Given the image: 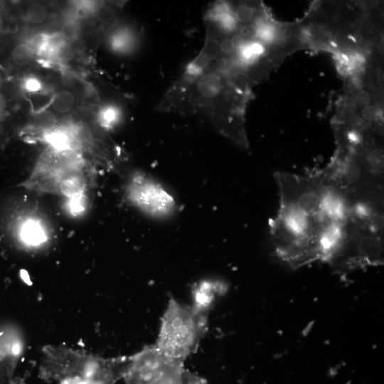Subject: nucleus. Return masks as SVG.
Returning <instances> with one entry per match:
<instances>
[{"instance_id": "f257e3e1", "label": "nucleus", "mask_w": 384, "mask_h": 384, "mask_svg": "<svg viewBox=\"0 0 384 384\" xmlns=\"http://www.w3.org/2000/svg\"><path fill=\"white\" fill-rule=\"evenodd\" d=\"M249 94L198 55L164 94L158 110L202 117L220 134L247 149L244 111Z\"/></svg>"}, {"instance_id": "f03ea898", "label": "nucleus", "mask_w": 384, "mask_h": 384, "mask_svg": "<svg viewBox=\"0 0 384 384\" xmlns=\"http://www.w3.org/2000/svg\"><path fill=\"white\" fill-rule=\"evenodd\" d=\"M131 356L103 358L67 346H46L39 373L58 384H115L122 379Z\"/></svg>"}, {"instance_id": "7ed1b4c3", "label": "nucleus", "mask_w": 384, "mask_h": 384, "mask_svg": "<svg viewBox=\"0 0 384 384\" xmlns=\"http://www.w3.org/2000/svg\"><path fill=\"white\" fill-rule=\"evenodd\" d=\"M208 314L171 297L161 318L154 345L166 355L185 361L198 350L208 329Z\"/></svg>"}, {"instance_id": "20e7f679", "label": "nucleus", "mask_w": 384, "mask_h": 384, "mask_svg": "<svg viewBox=\"0 0 384 384\" xmlns=\"http://www.w3.org/2000/svg\"><path fill=\"white\" fill-rule=\"evenodd\" d=\"M184 362L146 346L131 356L122 379L126 384H183Z\"/></svg>"}, {"instance_id": "39448f33", "label": "nucleus", "mask_w": 384, "mask_h": 384, "mask_svg": "<svg viewBox=\"0 0 384 384\" xmlns=\"http://www.w3.org/2000/svg\"><path fill=\"white\" fill-rule=\"evenodd\" d=\"M383 262V233L374 232L348 223L346 240L329 264L338 272H348Z\"/></svg>"}, {"instance_id": "423d86ee", "label": "nucleus", "mask_w": 384, "mask_h": 384, "mask_svg": "<svg viewBox=\"0 0 384 384\" xmlns=\"http://www.w3.org/2000/svg\"><path fill=\"white\" fill-rule=\"evenodd\" d=\"M127 194L137 208L154 220H169L178 210L177 202L171 192L145 173L134 174L128 184Z\"/></svg>"}, {"instance_id": "0eeeda50", "label": "nucleus", "mask_w": 384, "mask_h": 384, "mask_svg": "<svg viewBox=\"0 0 384 384\" xmlns=\"http://www.w3.org/2000/svg\"><path fill=\"white\" fill-rule=\"evenodd\" d=\"M23 348L20 334L13 329L0 331V384H8Z\"/></svg>"}, {"instance_id": "6e6552de", "label": "nucleus", "mask_w": 384, "mask_h": 384, "mask_svg": "<svg viewBox=\"0 0 384 384\" xmlns=\"http://www.w3.org/2000/svg\"><path fill=\"white\" fill-rule=\"evenodd\" d=\"M225 291L226 286L220 281L201 280L193 287L192 305L197 310L208 314L214 306L217 296H220Z\"/></svg>"}, {"instance_id": "1a4fd4ad", "label": "nucleus", "mask_w": 384, "mask_h": 384, "mask_svg": "<svg viewBox=\"0 0 384 384\" xmlns=\"http://www.w3.org/2000/svg\"><path fill=\"white\" fill-rule=\"evenodd\" d=\"M21 237L28 245H37L46 240L42 226L36 221L29 220L21 228Z\"/></svg>"}, {"instance_id": "9d476101", "label": "nucleus", "mask_w": 384, "mask_h": 384, "mask_svg": "<svg viewBox=\"0 0 384 384\" xmlns=\"http://www.w3.org/2000/svg\"><path fill=\"white\" fill-rule=\"evenodd\" d=\"M136 39L134 32L122 28L117 31L112 36L111 46L117 51H127L136 45Z\"/></svg>"}, {"instance_id": "9b49d317", "label": "nucleus", "mask_w": 384, "mask_h": 384, "mask_svg": "<svg viewBox=\"0 0 384 384\" xmlns=\"http://www.w3.org/2000/svg\"><path fill=\"white\" fill-rule=\"evenodd\" d=\"M74 102L75 99L72 93L68 91H60L55 95L52 105L56 111L65 112L73 108Z\"/></svg>"}, {"instance_id": "f8f14e48", "label": "nucleus", "mask_w": 384, "mask_h": 384, "mask_svg": "<svg viewBox=\"0 0 384 384\" xmlns=\"http://www.w3.org/2000/svg\"><path fill=\"white\" fill-rule=\"evenodd\" d=\"M33 50L27 44H20L13 50V60L19 65L28 64L33 59Z\"/></svg>"}, {"instance_id": "ddd939ff", "label": "nucleus", "mask_w": 384, "mask_h": 384, "mask_svg": "<svg viewBox=\"0 0 384 384\" xmlns=\"http://www.w3.org/2000/svg\"><path fill=\"white\" fill-rule=\"evenodd\" d=\"M47 141L56 149L64 150L69 145L70 139L63 132H53L46 137Z\"/></svg>"}, {"instance_id": "4468645a", "label": "nucleus", "mask_w": 384, "mask_h": 384, "mask_svg": "<svg viewBox=\"0 0 384 384\" xmlns=\"http://www.w3.org/2000/svg\"><path fill=\"white\" fill-rule=\"evenodd\" d=\"M81 32L80 25L75 21L65 22L61 28L60 34L66 41H74Z\"/></svg>"}, {"instance_id": "2eb2a0df", "label": "nucleus", "mask_w": 384, "mask_h": 384, "mask_svg": "<svg viewBox=\"0 0 384 384\" xmlns=\"http://www.w3.org/2000/svg\"><path fill=\"white\" fill-rule=\"evenodd\" d=\"M55 123V119L52 112L49 111H42L38 113L34 119L35 125L40 129L48 130L51 129Z\"/></svg>"}, {"instance_id": "dca6fc26", "label": "nucleus", "mask_w": 384, "mask_h": 384, "mask_svg": "<svg viewBox=\"0 0 384 384\" xmlns=\"http://www.w3.org/2000/svg\"><path fill=\"white\" fill-rule=\"evenodd\" d=\"M27 16L33 23H41L47 17V11L42 4L38 3L33 4L28 9Z\"/></svg>"}, {"instance_id": "f3484780", "label": "nucleus", "mask_w": 384, "mask_h": 384, "mask_svg": "<svg viewBox=\"0 0 384 384\" xmlns=\"http://www.w3.org/2000/svg\"><path fill=\"white\" fill-rule=\"evenodd\" d=\"M119 112L114 107H106L100 112V121L105 127H111L117 120Z\"/></svg>"}, {"instance_id": "a211bd4d", "label": "nucleus", "mask_w": 384, "mask_h": 384, "mask_svg": "<svg viewBox=\"0 0 384 384\" xmlns=\"http://www.w3.org/2000/svg\"><path fill=\"white\" fill-rule=\"evenodd\" d=\"M66 41L60 33L51 35L47 37L46 48L51 50H59L65 46Z\"/></svg>"}, {"instance_id": "6ab92c4d", "label": "nucleus", "mask_w": 384, "mask_h": 384, "mask_svg": "<svg viewBox=\"0 0 384 384\" xmlns=\"http://www.w3.org/2000/svg\"><path fill=\"white\" fill-rule=\"evenodd\" d=\"M183 384H208V383L198 373L185 368L183 375Z\"/></svg>"}, {"instance_id": "aec40b11", "label": "nucleus", "mask_w": 384, "mask_h": 384, "mask_svg": "<svg viewBox=\"0 0 384 384\" xmlns=\"http://www.w3.org/2000/svg\"><path fill=\"white\" fill-rule=\"evenodd\" d=\"M75 137L79 142H85L90 137V131L85 125L78 126L75 131Z\"/></svg>"}, {"instance_id": "412c9836", "label": "nucleus", "mask_w": 384, "mask_h": 384, "mask_svg": "<svg viewBox=\"0 0 384 384\" xmlns=\"http://www.w3.org/2000/svg\"><path fill=\"white\" fill-rule=\"evenodd\" d=\"M26 87L28 90L31 92H36L41 89V84L35 78H29L26 82Z\"/></svg>"}, {"instance_id": "4be33fe9", "label": "nucleus", "mask_w": 384, "mask_h": 384, "mask_svg": "<svg viewBox=\"0 0 384 384\" xmlns=\"http://www.w3.org/2000/svg\"><path fill=\"white\" fill-rule=\"evenodd\" d=\"M82 201L77 197L72 201L70 203V208L74 211H78L82 208Z\"/></svg>"}]
</instances>
